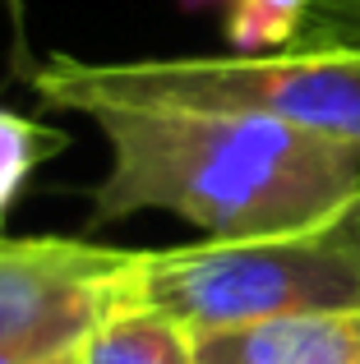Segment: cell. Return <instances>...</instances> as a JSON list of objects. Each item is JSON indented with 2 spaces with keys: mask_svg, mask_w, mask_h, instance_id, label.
<instances>
[{
  "mask_svg": "<svg viewBox=\"0 0 360 364\" xmlns=\"http://www.w3.org/2000/svg\"><path fill=\"white\" fill-rule=\"evenodd\" d=\"M107 176L92 222L176 213L213 240L314 235L360 194V148L245 111L97 107Z\"/></svg>",
  "mask_w": 360,
  "mask_h": 364,
  "instance_id": "cell-1",
  "label": "cell"
},
{
  "mask_svg": "<svg viewBox=\"0 0 360 364\" xmlns=\"http://www.w3.org/2000/svg\"><path fill=\"white\" fill-rule=\"evenodd\" d=\"M74 355H55V350H0V364H65Z\"/></svg>",
  "mask_w": 360,
  "mask_h": 364,
  "instance_id": "cell-11",
  "label": "cell"
},
{
  "mask_svg": "<svg viewBox=\"0 0 360 364\" xmlns=\"http://www.w3.org/2000/svg\"><path fill=\"white\" fill-rule=\"evenodd\" d=\"M194 364H360V314H291L203 332Z\"/></svg>",
  "mask_w": 360,
  "mask_h": 364,
  "instance_id": "cell-5",
  "label": "cell"
},
{
  "mask_svg": "<svg viewBox=\"0 0 360 364\" xmlns=\"http://www.w3.org/2000/svg\"><path fill=\"white\" fill-rule=\"evenodd\" d=\"M60 148H65L60 129H46V124L0 107V222H5L9 203L18 198V189L28 185V176Z\"/></svg>",
  "mask_w": 360,
  "mask_h": 364,
  "instance_id": "cell-8",
  "label": "cell"
},
{
  "mask_svg": "<svg viewBox=\"0 0 360 364\" xmlns=\"http://www.w3.org/2000/svg\"><path fill=\"white\" fill-rule=\"evenodd\" d=\"M33 92L60 111L194 107L245 111L360 148V42L287 46L268 55H171V60H74L46 55Z\"/></svg>",
  "mask_w": 360,
  "mask_h": 364,
  "instance_id": "cell-2",
  "label": "cell"
},
{
  "mask_svg": "<svg viewBox=\"0 0 360 364\" xmlns=\"http://www.w3.org/2000/svg\"><path fill=\"white\" fill-rule=\"evenodd\" d=\"M342 42H360V0H314L296 46H342Z\"/></svg>",
  "mask_w": 360,
  "mask_h": 364,
  "instance_id": "cell-9",
  "label": "cell"
},
{
  "mask_svg": "<svg viewBox=\"0 0 360 364\" xmlns=\"http://www.w3.org/2000/svg\"><path fill=\"white\" fill-rule=\"evenodd\" d=\"M120 300L148 304L203 337L291 314H360V267L328 231L134 249Z\"/></svg>",
  "mask_w": 360,
  "mask_h": 364,
  "instance_id": "cell-3",
  "label": "cell"
},
{
  "mask_svg": "<svg viewBox=\"0 0 360 364\" xmlns=\"http://www.w3.org/2000/svg\"><path fill=\"white\" fill-rule=\"evenodd\" d=\"M74 364H194V332L148 304L120 300L83 337Z\"/></svg>",
  "mask_w": 360,
  "mask_h": 364,
  "instance_id": "cell-6",
  "label": "cell"
},
{
  "mask_svg": "<svg viewBox=\"0 0 360 364\" xmlns=\"http://www.w3.org/2000/svg\"><path fill=\"white\" fill-rule=\"evenodd\" d=\"M129 258L134 249L83 240L0 245V350L74 355L120 304Z\"/></svg>",
  "mask_w": 360,
  "mask_h": 364,
  "instance_id": "cell-4",
  "label": "cell"
},
{
  "mask_svg": "<svg viewBox=\"0 0 360 364\" xmlns=\"http://www.w3.org/2000/svg\"><path fill=\"white\" fill-rule=\"evenodd\" d=\"M328 240H333V245H337V249H342V254L360 267V194L342 208V217H337V222L328 226Z\"/></svg>",
  "mask_w": 360,
  "mask_h": 364,
  "instance_id": "cell-10",
  "label": "cell"
},
{
  "mask_svg": "<svg viewBox=\"0 0 360 364\" xmlns=\"http://www.w3.org/2000/svg\"><path fill=\"white\" fill-rule=\"evenodd\" d=\"M314 0H231L226 5V42L235 55H268L296 46Z\"/></svg>",
  "mask_w": 360,
  "mask_h": 364,
  "instance_id": "cell-7",
  "label": "cell"
},
{
  "mask_svg": "<svg viewBox=\"0 0 360 364\" xmlns=\"http://www.w3.org/2000/svg\"><path fill=\"white\" fill-rule=\"evenodd\" d=\"M65 364H74V360H65Z\"/></svg>",
  "mask_w": 360,
  "mask_h": 364,
  "instance_id": "cell-13",
  "label": "cell"
},
{
  "mask_svg": "<svg viewBox=\"0 0 360 364\" xmlns=\"http://www.w3.org/2000/svg\"><path fill=\"white\" fill-rule=\"evenodd\" d=\"M185 9H213V5H231V0H180Z\"/></svg>",
  "mask_w": 360,
  "mask_h": 364,
  "instance_id": "cell-12",
  "label": "cell"
}]
</instances>
